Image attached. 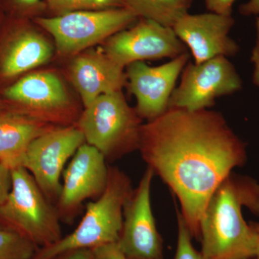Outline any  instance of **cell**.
Instances as JSON below:
<instances>
[{
  "label": "cell",
  "instance_id": "obj_20",
  "mask_svg": "<svg viewBox=\"0 0 259 259\" xmlns=\"http://www.w3.org/2000/svg\"><path fill=\"white\" fill-rule=\"evenodd\" d=\"M45 9L52 16L83 10H99L125 8L122 0H42Z\"/></svg>",
  "mask_w": 259,
  "mask_h": 259
},
{
  "label": "cell",
  "instance_id": "obj_16",
  "mask_svg": "<svg viewBox=\"0 0 259 259\" xmlns=\"http://www.w3.org/2000/svg\"><path fill=\"white\" fill-rule=\"evenodd\" d=\"M54 127L16 110L0 112V161L21 166L32 141Z\"/></svg>",
  "mask_w": 259,
  "mask_h": 259
},
{
  "label": "cell",
  "instance_id": "obj_26",
  "mask_svg": "<svg viewBox=\"0 0 259 259\" xmlns=\"http://www.w3.org/2000/svg\"><path fill=\"white\" fill-rule=\"evenodd\" d=\"M256 28V40L250 56V61L253 66V82L255 86L259 88V18H256L255 22Z\"/></svg>",
  "mask_w": 259,
  "mask_h": 259
},
{
  "label": "cell",
  "instance_id": "obj_3",
  "mask_svg": "<svg viewBox=\"0 0 259 259\" xmlns=\"http://www.w3.org/2000/svg\"><path fill=\"white\" fill-rule=\"evenodd\" d=\"M129 177L117 166H109L106 189L100 197L88 202L74 231L54 244L38 248L32 259H56L76 249H94L117 243L123 222L124 206L132 192Z\"/></svg>",
  "mask_w": 259,
  "mask_h": 259
},
{
  "label": "cell",
  "instance_id": "obj_5",
  "mask_svg": "<svg viewBox=\"0 0 259 259\" xmlns=\"http://www.w3.org/2000/svg\"><path fill=\"white\" fill-rule=\"evenodd\" d=\"M11 188L0 204V223L44 248L62 238L61 220L55 204L39 188L23 166L11 169Z\"/></svg>",
  "mask_w": 259,
  "mask_h": 259
},
{
  "label": "cell",
  "instance_id": "obj_12",
  "mask_svg": "<svg viewBox=\"0 0 259 259\" xmlns=\"http://www.w3.org/2000/svg\"><path fill=\"white\" fill-rule=\"evenodd\" d=\"M103 51L117 64L125 68L137 61L173 59L187 53V48L173 28L141 18L131 28L107 39Z\"/></svg>",
  "mask_w": 259,
  "mask_h": 259
},
{
  "label": "cell",
  "instance_id": "obj_11",
  "mask_svg": "<svg viewBox=\"0 0 259 259\" xmlns=\"http://www.w3.org/2000/svg\"><path fill=\"white\" fill-rule=\"evenodd\" d=\"M107 160L97 148L86 143L79 148L63 172V183L55 204L61 222L71 224L82 204L100 197L108 182Z\"/></svg>",
  "mask_w": 259,
  "mask_h": 259
},
{
  "label": "cell",
  "instance_id": "obj_18",
  "mask_svg": "<svg viewBox=\"0 0 259 259\" xmlns=\"http://www.w3.org/2000/svg\"><path fill=\"white\" fill-rule=\"evenodd\" d=\"M124 7L139 18L152 20L173 28L188 10L193 0H122Z\"/></svg>",
  "mask_w": 259,
  "mask_h": 259
},
{
  "label": "cell",
  "instance_id": "obj_29",
  "mask_svg": "<svg viewBox=\"0 0 259 259\" xmlns=\"http://www.w3.org/2000/svg\"><path fill=\"white\" fill-rule=\"evenodd\" d=\"M249 224L254 231L255 242H256V248H255V255L254 258L259 259V223L250 222Z\"/></svg>",
  "mask_w": 259,
  "mask_h": 259
},
{
  "label": "cell",
  "instance_id": "obj_10",
  "mask_svg": "<svg viewBox=\"0 0 259 259\" xmlns=\"http://www.w3.org/2000/svg\"><path fill=\"white\" fill-rule=\"evenodd\" d=\"M153 170L147 168L124 206L117 245L126 259H164L163 238L156 227L151 202Z\"/></svg>",
  "mask_w": 259,
  "mask_h": 259
},
{
  "label": "cell",
  "instance_id": "obj_4",
  "mask_svg": "<svg viewBox=\"0 0 259 259\" xmlns=\"http://www.w3.org/2000/svg\"><path fill=\"white\" fill-rule=\"evenodd\" d=\"M76 127L85 143L97 148L107 161L139 150L142 119L122 91L97 97L80 114Z\"/></svg>",
  "mask_w": 259,
  "mask_h": 259
},
{
  "label": "cell",
  "instance_id": "obj_17",
  "mask_svg": "<svg viewBox=\"0 0 259 259\" xmlns=\"http://www.w3.org/2000/svg\"><path fill=\"white\" fill-rule=\"evenodd\" d=\"M0 63L5 77H13L46 64L52 57L53 48L39 32L19 25Z\"/></svg>",
  "mask_w": 259,
  "mask_h": 259
},
{
  "label": "cell",
  "instance_id": "obj_28",
  "mask_svg": "<svg viewBox=\"0 0 259 259\" xmlns=\"http://www.w3.org/2000/svg\"><path fill=\"white\" fill-rule=\"evenodd\" d=\"M239 11L241 14L245 16L259 15V0H249L248 3L241 5Z\"/></svg>",
  "mask_w": 259,
  "mask_h": 259
},
{
  "label": "cell",
  "instance_id": "obj_21",
  "mask_svg": "<svg viewBox=\"0 0 259 259\" xmlns=\"http://www.w3.org/2000/svg\"><path fill=\"white\" fill-rule=\"evenodd\" d=\"M178 237L176 253L174 259H204L200 251L196 250L192 244L193 238L183 216L177 210Z\"/></svg>",
  "mask_w": 259,
  "mask_h": 259
},
{
  "label": "cell",
  "instance_id": "obj_1",
  "mask_svg": "<svg viewBox=\"0 0 259 259\" xmlns=\"http://www.w3.org/2000/svg\"><path fill=\"white\" fill-rule=\"evenodd\" d=\"M139 150L177 196L191 234L199 241L206 206L233 170L246 163V145L220 112L170 108L143 124Z\"/></svg>",
  "mask_w": 259,
  "mask_h": 259
},
{
  "label": "cell",
  "instance_id": "obj_24",
  "mask_svg": "<svg viewBox=\"0 0 259 259\" xmlns=\"http://www.w3.org/2000/svg\"><path fill=\"white\" fill-rule=\"evenodd\" d=\"M236 0H204L206 8L211 13L232 15L233 6Z\"/></svg>",
  "mask_w": 259,
  "mask_h": 259
},
{
  "label": "cell",
  "instance_id": "obj_25",
  "mask_svg": "<svg viewBox=\"0 0 259 259\" xmlns=\"http://www.w3.org/2000/svg\"><path fill=\"white\" fill-rule=\"evenodd\" d=\"M11 169L0 161V204L6 199L11 188Z\"/></svg>",
  "mask_w": 259,
  "mask_h": 259
},
{
  "label": "cell",
  "instance_id": "obj_13",
  "mask_svg": "<svg viewBox=\"0 0 259 259\" xmlns=\"http://www.w3.org/2000/svg\"><path fill=\"white\" fill-rule=\"evenodd\" d=\"M189 60L187 52L158 66H148L144 61L126 66V83L136 97L135 109L142 120H155L168 110L177 79Z\"/></svg>",
  "mask_w": 259,
  "mask_h": 259
},
{
  "label": "cell",
  "instance_id": "obj_2",
  "mask_svg": "<svg viewBox=\"0 0 259 259\" xmlns=\"http://www.w3.org/2000/svg\"><path fill=\"white\" fill-rule=\"evenodd\" d=\"M247 207L259 217V184L233 172L214 191L199 226L204 259H253L254 231L243 218Z\"/></svg>",
  "mask_w": 259,
  "mask_h": 259
},
{
  "label": "cell",
  "instance_id": "obj_22",
  "mask_svg": "<svg viewBox=\"0 0 259 259\" xmlns=\"http://www.w3.org/2000/svg\"><path fill=\"white\" fill-rule=\"evenodd\" d=\"M14 13L25 16L45 9L42 0H3Z\"/></svg>",
  "mask_w": 259,
  "mask_h": 259
},
{
  "label": "cell",
  "instance_id": "obj_27",
  "mask_svg": "<svg viewBox=\"0 0 259 259\" xmlns=\"http://www.w3.org/2000/svg\"><path fill=\"white\" fill-rule=\"evenodd\" d=\"M56 259H95L92 249H76L63 253Z\"/></svg>",
  "mask_w": 259,
  "mask_h": 259
},
{
  "label": "cell",
  "instance_id": "obj_14",
  "mask_svg": "<svg viewBox=\"0 0 259 259\" xmlns=\"http://www.w3.org/2000/svg\"><path fill=\"white\" fill-rule=\"evenodd\" d=\"M234 23L232 15L211 12L196 15L187 13L172 28L181 41L190 49L194 63L199 64L219 56L228 58L236 55L239 47L229 36Z\"/></svg>",
  "mask_w": 259,
  "mask_h": 259
},
{
  "label": "cell",
  "instance_id": "obj_30",
  "mask_svg": "<svg viewBox=\"0 0 259 259\" xmlns=\"http://www.w3.org/2000/svg\"><path fill=\"white\" fill-rule=\"evenodd\" d=\"M3 105L2 104L1 101H0V112H3Z\"/></svg>",
  "mask_w": 259,
  "mask_h": 259
},
{
  "label": "cell",
  "instance_id": "obj_23",
  "mask_svg": "<svg viewBox=\"0 0 259 259\" xmlns=\"http://www.w3.org/2000/svg\"><path fill=\"white\" fill-rule=\"evenodd\" d=\"M93 251L95 259H126L117 243L94 248Z\"/></svg>",
  "mask_w": 259,
  "mask_h": 259
},
{
  "label": "cell",
  "instance_id": "obj_7",
  "mask_svg": "<svg viewBox=\"0 0 259 259\" xmlns=\"http://www.w3.org/2000/svg\"><path fill=\"white\" fill-rule=\"evenodd\" d=\"M242 87L236 68L225 56L199 64L189 61L181 74L180 84L172 93L168 109L207 110L217 99L236 93Z\"/></svg>",
  "mask_w": 259,
  "mask_h": 259
},
{
  "label": "cell",
  "instance_id": "obj_19",
  "mask_svg": "<svg viewBox=\"0 0 259 259\" xmlns=\"http://www.w3.org/2000/svg\"><path fill=\"white\" fill-rule=\"evenodd\" d=\"M38 248L0 223V259H32Z\"/></svg>",
  "mask_w": 259,
  "mask_h": 259
},
{
  "label": "cell",
  "instance_id": "obj_9",
  "mask_svg": "<svg viewBox=\"0 0 259 259\" xmlns=\"http://www.w3.org/2000/svg\"><path fill=\"white\" fill-rule=\"evenodd\" d=\"M20 111L56 127L76 125L79 116L71 107L64 83L50 71L26 75L5 91Z\"/></svg>",
  "mask_w": 259,
  "mask_h": 259
},
{
  "label": "cell",
  "instance_id": "obj_15",
  "mask_svg": "<svg viewBox=\"0 0 259 259\" xmlns=\"http://www.w3.org/2000/svg\"><path fill=\"white\" fill-rule=\"evenodd\" d=\"M124 69L104 51H90L76 56L70 68V76L83 107L102 95L122 91L127 83Z\"/></svg>",
  "mask_w": 259,
  "mask_h": 259
},
{
  "label": "cell",
  "instance_id": "obj_8",
  "mask_svg": "<svg viewBox=\"0 0 259 259\" xmlns=\"http://www.w3.org/2000/svg\"><path fill=\"white\" fill-rule=\"evenodd\" d=\"M85 143L76 125L54 127L34 139L22 166L33 177L39 188L55 204L61 191L65 165Z\"/></svg>",
  "mask_w": 259,
  "mask_h": 259
},
{
  "label": "cell",
  "instance_id": "obj_6",
  "mask_svg": "<svg viewBox=\"0 0 259 259\" xmlns=\"http://www.w3.org/2000/svg\"><path fill=\"white\" fill-rule=\"evenodd\" d=\"M127 8L72 12L59 16L36 17L35 23L50 33L61 55L79 54L137 21Z\"/></svg>",
  "mask_w": 259,
  "mask_h": 259
}]
</instances>
